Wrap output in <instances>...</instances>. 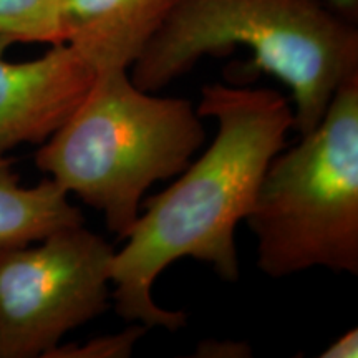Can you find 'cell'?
Segmentation results:
<instances>
[{
    "mask_svg": "<svg viewBox=\"0 0 358 358\" xmlns=\"http://www.w3.org/2000/svg\"><path fill=\"white\" fill-rule=\"evenodd\" d=\"M236 47H248L254 69L290 88L299 136L320 123L340 85L358 75L357 22L327 0H178L129 78L159 92L203 57Z\"/></svg>",
    "mask_w": 358,
    "mask_h": 358,
    "instance_id": "7a4b0ae2",
    "label": "cell"
},
{
    "mask_svg": "<svg viewBox=\"0 0 358 358\" xmlns=\"http://www.w3.org/2000/svg\"><path fill=\"white\" fill-rule=\"evenodd\" d=\"M10 40L0 37V151L42 145L66 122L96 78L73 45H50L42 57L6 60Z\"/></svg>",
    "mask_w": 358,
    "mask_h": 358,
    "instance_id": "8992f818",
    "label": "cell"
},
{
    "mask_svg": "<svg viewBox=\"0 0 358 358\" xmlns=\"http://www.w3.org/2000/svg\"><path fill=\"white\" fill-rule=\"evenodd\" d=\"M201 120L189 100L140 90L128 70L98 71L73 113L38 148L35 164L103 213L123 241L148 189L178 176L203 148Z\"/></svg>",
    "mask_w": 358,
    "mask_h": 358,
    "instance_id": "3957f363",
    "label": "cell"
},
{
    "mask_svg": "<svg viewBox=\"0 0 358 358\" xmlns=\"http://www.w3.org/2000/svg\"><path fill=\"white\" fill-rule=\"evenodd\" d=\"M146 330L145 325L131 324L123 332L92 338L85 345H57L45 358H127Z\"/></svg>",
    "mask_w": 358,
    "mask_h": 358,
    "instance_id": "30bf717a",
    "label": "cell"
},
{
    "mask_svg": "<svg viewBox=\"0 0 358 358\" xmlns=\"http://www.w3.org/2000/svg\"><path fill=\"white\" fill-rule=\"evenodd\" d=\"M115 248L82 226L0 245V358H37L110 308Z\"/></svg>",
    "mask_w": 358,
    "mask_h": 358,
    "instance_id": "5b68a950",
    "label": "cell"
},
{
    "mask_svg": "<svg viewBox=\"0 0 358 358\" xmlns=\"http://www.w3.org/2000/svg\"><path fill=\"white\" fill-rule=\"evenodd\" d=\"M249 347L245 343L208 340V342L201 343L196 357H249Z\"/></svg>",
    "mask_w": 358,
    "mask_h": 358,
    "instance_id": "8fae6325",
    "label": "cell"
},
{
    "mask_svg": "<svg viewBox=\"0 0 358 358\" xmlns=\"http://www.w3.org/2000/svg\"><path fill=\"white\" fill-rule=\"evenodd\" d=\"M0 37L12 43H65L62 0H0Z\"/></svg>",
    "mask_w": 358,
    "mask_h": 358,
    "instance_id": "9c48e42d",
    "label": "cell"
},
{
    "mask_svg": "<svg viewBox=\"0 0 358 358\" xmlns=\"http://www.w3.org/2000/svg\"><path fill=\"white\" fill-rule=\"evenodd\" d=\"M245 221L271 279L312 267L358 274V75L310 133L274 156Z\"/></svg>",
    "mask_w": 358,
    "mask_h": 358,
    "instance_id": "277c9868",
    "label": "cell"
},
{
    "mask_svg": "<svg viewBox=\"0 0 358 358\" xmlns=\"http://www.w3.org/2000/svg\"><path fill=\"white\" fill-rule=\"evenodd\" d=\"M178 0H62L65 43L98 71L129 70Z\"/></svg>",
    "mask_w": 358,
    "mask_h": 358,
    "instance_id": "52a82bcc",
    "label": "cell"
},
{
    "mask_svg": "<svg viewBox=\"0 0 358 358\" xmlns=\"http://www.w3.org/2000/svg\"><path fill=\"white\" fill-rule=\"evenodd\" d=\"M327 3L345 19L352 22L358 20V0H327Z\"/></svg>",
    "mask_w": 358,
    "mask_h": 358,
    "instance_id": "4fadbf2b",
    "label": "cell"
},
{
    "mask_svg": "<svg viewBox=\"0 0 358 358\" xmlns=\"http://www.w3.org/2000/svg\"><path fill=\"white\" fill-rule=\"evenodd\" d=\"M322 358H357L358 357V330L352 329L347 334L340 335L335 342L330 343L324 352Z\"/></svg>",
    "mask_w": 358,
    "mask_h": 358,
    "instance_id": "7c38bea8",
    "label": "cell"
},
{
    "mask_svg": "<svg viewBox=\"0 0 358 358\" xmlns=\"http://www.w3.org/2000/svg\"><path fill=\"white\" fill-rule=\"evenodd\" d=\"M13 159L0 151V245H25L85 224L77 206L53 179L22 186Z\"/></svg>",
    "mask_w": 358,
    "mask_h": 358,
    "instance_id": "ba28073f",
    "label": "cell"
},
{
    "mask_svg": "<svg viewBox=\"0 0 358 358\" xmlns=\"http://www.w3.org/2000/svg\"><path fill=\"white\" fill-rule=\"evenodd\" d=\"M201 118L217 133L171 186L151 196L110 264L115 310L129 324L179 330L186 313L153 299V285L173 262L185 257L211 264L227 282L239 279L236 227L252 211L264 173L287 145L294 108L272 88L211 83L201 88Z\"/></svg>",
    "mask_w": 358,
    "mask_h": 358,
    "instance_id": "6da1fadb",
    "label": "cell"
}]
</instances>
